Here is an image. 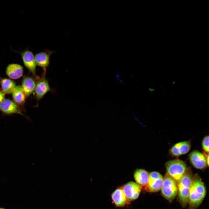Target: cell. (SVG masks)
I'll list each match as a JSON object with an SVG mask.
<instances>
[{
  "instance_id": "6da1fadb",
  "label": "cell",
  "mask_w": 209,
  "mask_h": 209,
  "mask_svg": "<svg viewBox=\"0 0 209 209\" xmlns=\"http://www.w3.org/2000/svg\"><path fill=\"white\" fill-rule=\"evenodd\" d=\"M206 194L205 186L198 174L192 177L189 197L188 209H196L201 203Z\"/></svg>"
},
{
  "instance_id": "52a82bcc",
  "label": "cell",
  "mask_w": 209,
  "mask_h": 209,
  "mask_svg": "<svg viewBox=\"0 0 209 209\" xmlns=\"http://www.w3.org/2000/svg\"><path fill=\"white\" fill-rule=\"evenodd\" d=\"M19 53L24 66L36 79L38 77L36 73L37 65L33 53L27 48Z\"/></svg>"
},
{
  "instance_id": "d6986e66",
  "label": "cell",
  "mask_w": 209,
  "mask_h": 209,
  "mask_svg": "<svg viewBox=\"0 0 209 209\" xmlns=\"http://www.w3.org/2000/svg\"><path fill=\"white\" fill-rule=\"evenodd\" d=\"M202 147L204 151L206 153H209V136H206L203 139L202 142Z\"/></svg>"
},
{
  "instance_id": "603a6c76",
  "label": "cell",
  "mask_w": 209,
  "mask_h": 209,
  "mask_svg": "<svg viewBox=\"0 0 209 209\" xmlns=\"http://www.w3.org/2000/svg\"><path fill=\"white\" fill-rule=\"evenodd\" d=\"M0 209H6L5 208H0Z\"/></svg>"
},
{
  "instance_id": "8fae6325",
  "label": "cell",
  "mask_w": 209,
  "mask_h": 209,
  "mask_svg": "<svg viewBox=\"0 0 209 209\" xmlns=\"http://www.w3.org/2000/svg\"><path fill=\"white\" fill-rule=\"evenodd\" d=\"M189 158L192 165L197 169H204L208 165L205 155L198 151L191 152L189 155Z\"/></svg>"
},
{
  "instance_id": "8992f818",
  "label": "cell",
  "mask_w": 209,
  "mask_h": 209,
  "mask_svg": "<svg viewBox=\"0 0 209 209\" xmlns=\"http://www.w3.org/2000/svg\"><path fill=\"white\" fill-rule=\"evenodd\" d=\"M163 179L162 175L158 172L153 171L149 173V180L145 189L150 192H156L161 189Z\"/></svg>"
},
{
  "instance_id": "e0dca14e",
  "label": "cell",
  "mask_w": 209,
  "mask_h": 209,
  "mask_svg": "<svg viewBox=\"0 0 209 209\" xmlns=\"http://www.w3.org/2000/svg\"><path fill=\"white\" fill-rule=\"evenodd\" d=\"M14 102L18 105H23L25 102L26 96L21 86H16L12 93Z\"/></svg>"
},
{
  "instance_id": "ba28073f",
  "label": "cell",
  "mask_w": 209,
  "mask_h": 209,
  "mask_svg": "<svg viewBox=\"0 0 209 209\" xmlns=\"http://www.w3.org/2000/svg\"><path fill=\"white\" fill-rule=\"evenodd\" d=\"M55 52L46 49L35 54V60L36 65L40 67L43 70V74L46 75L47 69L50 64V59L51 55Z\"/></svg>"
},
{
  "instance_id": "277c9868",
  "label": "cell",
  "mask_w": 209,
  "mask_h": 209,
  "mask_svg": "<svg viewBox=\"0 0 209 209\" xmlns=\"http://www.w3.org/2000/svg\"><path fill=\"white\" fill-rule=\"evenodd\" d=\"M161 190L163 197L170 202L172 201L178 194L177 183L167 173L163 177Z\"/></svg>"
},
{
  "instance_id": "2e32d148",
  "label": "cell",
  "mask_w": 209,
  "mask_h": 209,
  "mask_svg": "<svg viewBox=\"0 0 209 209\" xmlns=\"http://www.w3.org/2000/svg\"><path fill=\"white\" fill-rule=\"evenodd\" d=\"M36 82L34 78L29 76H26L23 79L21 87L26 97L30 96L35 91Z\"/></svg>"
},
{
  "instance_id": "4fadbf2b",
  "label": "cell",
  "mask_w": 209,
  "mask_h": 209,
  "mask_svg": "<svg viewBox=\"0 0 209 209\" xmlns=\"http://www.w3.org/2000/svg\"><path fill=\"white\" fill-rule=\"evenodd\" d=\"M24 69L23 66L17 63L9 64L6 69L7 75L10 79H17L21 77L23 74Z\"/></svg>"
},
{
  "instance_id": "7402d4cb",
  "label": "cell",
  "mask_w": 209,
  "mask_h": 209,
  "mask_svg": "<svg viewBox=\"0 0 209 209\" xmlns=\"http://www.w3.org/2000/svg\"><path fill=\"white\" fill-rule=\"evenodd\" d=\"M206 157V159L207 162V164L208 166L209 165V154H208L206 153L205 155Z\"/></svg>"
},
{
  "instance_id": "ac0fdd59",
  "label": "cell",
  "mask_w": 209,
  "mask_h": 209,
  "mask_svg": "<svg viewBox=\"0 0 209 209\" xmlns=\"http://www.w3.org/2000/svg\"><path fill=\"white\" fill-rule=\"evenodd\" d=\"M2 91L4 94L12 93L16 87L15 82L12 80L8 78H2L0 80Z\"/></svg>"
},
{
  "instance_id": "5bb4252c",
  "label": "cell",
  "mask_w": 209,
  "mask_h": 209,
  "mask_svg": "<svg viewBox=\"0 0 209 209\" xmlns=\"http://www.w3.org/2000/svg\"><path fill=\"white\" fill-rule=\"evenodd\" d=\"M111 198L114 204L118 207H124L129 202L122 188H117L112 193Z\"/></svg>"
},
{
  "instance_id": "9c48e42d",
  "label": "cell",
  "mask_w": 209,
  "mask_h": 209,
  "mask_svg": "<svg viewBox=\"0 0 209 209\" xmlns=\"http://www.w3.org/2000/svg\"><path fill=\"white\" fill-rule=\"evenodd\" d=\"M128 200L132 201L138 197L142 188L136 183L130 181L122 188Z\"/></svg>"
},
{
  "instance_id": "44dd1931",
  "label": "cell",
  "mask_w": 209,
  "mask_h": 209,
  "mask_svg": "<svg viewBox=\"0 0 209 209\" xmlns=\"http://www.w3.org/2000/svg\"><path fill=\"white\" fill-rule=\"evenodd\" d=\"M116 77L121 84L123 83L122 81L119 78V73H117L116 75Z\"/></svg>"
},
{
  "instance_id": "5b68a950",
  "label": "cell",
  "mask_w": 209,
  "mask_h": 209,
  "mask_svg": "<svg viewBox=\"0 0 209 209\" xmlns=\"http://www.w3.org/2000/svg\"><path fill=\"white\" fill-rule=\"evenodd\" d=\"M46 75L42 74L41 77L37 78L36 85L34 91L35 98L37 103L44 96L49 92L51 91V88Z\"/></svg>"
},
{
  "instance_id": "ffe728a7",
  "label": "cell",
  "mask_w": 209,
  "mask_h": 209,
  "mask_svg": "<svg viewBox=\"0 0 209 209\" xmlns=\"http://www.w3.org/2000/svg\"><path fill=\"white\" fill-rule=\"evenodd\" d=\"M5 99V94L2 91H0V103Z\"/></svg>"
},
{
  "instance_id": "3957f363",
  "label": "cell",
  "mask_w": 209,
  "mask_h": 209,
  "mask_svg": "<svg viewBox=\"0 0 209 209\" xmlns=\"http://www.w3.org/2000/svg\"><path fill=\"white\" fill-rule=\"evenodd\" d=\"M167 173L177 183L186 172L188 168L182 160L175 159L168 161L165 164Z\"/></svg>"
},
{
  "instance_id": "30bf717a",
  "label": "cell",
  "mask_w": 209,
  "mask_h": 209,
  "mask_svg": "<svg viewBox=\"0 0 209 209\" xmlns=\"http://www.w3.org/2000/svg\"><path fill=\"white\" fill-rule=\"evenodd\" d=\"M0 111L6 115L18 114L26 117L22 112L18 105L8 99H5L0 103Z\"/></svg>"
},
{
  "instance_id": "7c38bea8",
  "label": "cell",
  "mask_w": 209,
  "mask_h": 209,
  "mask_svg": "<svg viewBox=\"0 0 209 209\" xmlns=\"http://www.w3.org/2000/svg\"><path fill=\"white\" fill-rule=\"evenodd\" d=\"M190 141H185L177 143L170 150V153L173 156L177 157L187 153L191 148Z\"/></svg>"
},
{
  "instance_id": "9a60e30c",
  "label": "cell",
  "mask_w": 209,
  "mask_h": 209,
  "mask_svg": "<svg viewBox=\"0 0 209 209\" xmlns=\"http://www.w3.org/2000/svg\"><path fill=\"white\" fill-rule=\"evenodd\" d=\"M149 173L142 169L136 170L134 173V177L136 183L142 188H145L147 186L149 178Z\"/></svg>"
},
{
  "instance_id": "7a4b0ae2",
  "label": "cell",
  "mask_w": 209,
  "mask_h": 209,
  "mask_svg": "<svg viewBox=\"0 0 209 209\" xmlns=\"http://www.w3.org/2000/svg\"><path fill=\"white\" fill-rule=\"evenodd\" d=\"M193 176L191 170L188 168L177 183L179 199L183 208L186 207L188 203L189 194Z\"/></svg>"
}]
</instances>
